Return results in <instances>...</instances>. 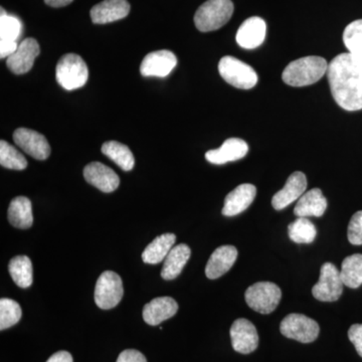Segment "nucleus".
Masks as SVG:
<instances>
[{"mask_svg": "<svg viewBox=\"0 0 362 362\" xmlns=\"http://www.w3.org/2000/svg\"><path fill=\"white\" fill-rule=\"evenodd\" d=\"M333 99L344 110H362V64L349 52L338 54L328 66Z\"/></svg>", "mask_w": 362, "mask_h": 362, "instance_id": "nucleus-1", "label": "nucleus"}, {"mask_svg": "<svg viewBox=\"0 0 362 362\" xmlns=\"http://www.w3.org/2000/svg\"><path fill=\"white\" fill-rule=\"evenodd\" d=\"M328 66L325 59L318 56H308L293 61L283 71L282 80L291 87H306L315 84L327 74Z\"/></svg>", "mask_w": 362, "mask_h": 362, "instance_id": "nucleus-2", "label": "nucleus"}, {"mask_svg": "<svg viewBox=\"0 0 362 362\" xmlns=\"http://www.w3.org/2000/svg\"><path fill=\"white\" fill-rule=\"evenodd\" d=\"M233 13L232 0H207L195 13V26L199 32H214L228 23Z\"/></svg>", "mask_w": 362, "mask_h": 362, "instance_id": "nucleus-3", "label": "nucleus"}, {"mask_svg": "<svg viewBox=\"0 0 362 362\" xmlns=\"http://www.w3.org/2000/svg\"><path fill=\"white\" fill-rule=\"evenodd\" d=\"M57 82L65 90L80 89L87 83L89 71L78 54H66L59 59L56 68Z\"/></svg>", "mask_w": 362, "mask_h": 362, "instance_id": "nucleus-4", "label": "nucleus"}, {"mask_svg": "<svg viewBox=\"0 0 362 362\" xmlns=\"http://www.w3.org/2000/svg\"><path fill=\"white\" fill-rule=\"evenodd\" d=\"M221 77L238 89L250 90L258 84V75L251 66L232 56H226L218 63Z\"/></svg>", "mask_w": 362, "mask_h": 362, "instance_id": "nucleus-5", "label": "nucleus"}, {"mask_svg": "<svg viewBox=\"0 0 362 362\" xmlns=\"http://www.w3.org/2000/svg\"><path fill=\"white\" fill-rule=\"evenodd\" d=\"M282 292L272 282H258L247 288L245 299L250 308L261 314H270L277 308Z\"/></svg>", "mask_w": 362, "mask_h": 362, "instance_id": "nucleus-6", "label": "nucleus"}, {"mask_svg": "<svg viewBox=\"0 0 362 362\" xmlns=\"http://www.w3.org/2000/svg\"><path fill=\"white\" fill-rule=\"evenodd\" d=\"M124 295L122 279L118 274L106 271L101 274L95 287V302L99 308L108 310L120 303Z\"/></svg>", "mask_w": 362, "mask_h": 362, "instance_id": "nucleus-7", "label": "nucleus"}, {"mask_svg": "<svg viewBox=\"0 0 362 362\" xmlns=\"http://www.w3.org/2000/svg\"><path fill=\"white\" fill-rule=\"evenodd\" d=\"M280 330L284 337L302 343L315 341L320 332L315 320L297 313L286 316L281 322Z\"/></svg>", "mask_w": 362, "mask_h": 362, "instance_id": "nucleus-8", "label": "nucleus"}, {"mask_svg": "<svg viewBox=\"0 0 362 362\" xmlns=\"http://www.w3.org/2000/svg\"><path fill=\"white\" fill-rule=\"evenodd\" d=\"M343 285L340 272L337 267L331 263H325L321 267L318 282L312 288V294L319 301H337L342 295Z\"/></svg>", "mask_w": 362, "mask_h": 362, "instance_id": "nucleus-9", "label": "nucleus"}, {"mask_svg": "<svg viewBox=\"0 0 362 362\" xmlns=\"http://www.w3.org/2000/svg\"><path fill=\"white\" fill-rule=\"evenodd\" d=\"M13 140L25 153L37 160H45L51 154V147L47 138L37 131L18 128L14 131Z\"/></svg>", "mask_w": 362, "mask_h": 362, "instance_id": "nucleus-10", "label": "nucleus"}, {"mask_svg": "<svg viewBox=\"0 0 362 362\" xmlns=\"http://www.w3.org/2000/svg\"><path fill=\"white\" fill-rule=\"evenodd\" d=\"M177 65V59L173 52L161 49L150 52L143 59L140 73L143 77H168Z\"/></svg>", "mask_w": 362, "mask_h": 362, "instance_id": "nucleus-11", "label": "nucleus"}, {"mask_svg": "<svg viewBox=\"0 0 362 362\" xmlns=\"http://www.w3.org/2000/svg\"><path fill=\"white\" fill-rule=\"evenodd\" d=\"M40 45L33 37L23 40L18 49L6 59V66L16 75H23L32 70L35 59L40 54Z\"/></svg>", "mask_w": 362, "mask_h": 362, "instance_id": "nucleus-12", "label": "nucleus"}, {"mask_svg": "<svg viewBox=\"0 0 362 362\" xmlns=\"http://www.w3.org/2000/svg\"><path fill=\"white\" fill-rule=\"evenodd\" d=\"M233 349L242 354H252L259 345V335L251 321L240 318L233 322L230 331Z\"/></svg>", "mask_w": 362, "mask_h": 362, "instance_id": "nucleus-13", "label": "nucleus"}, {"mask_svg": "<svg viewBox=\"0 0 362 362\" xmlns=\"http://www.w3.org/2000/svg\"><path fill=\"white\" fill-rule=\"evenodd\" d=\"M307 178L303 173L296 171L288 178L285 187L279 190L272 199V206L276 211H282L298 201L306 192Z\"/></svg>", "mask_w": 362, "mask_h": 362, "instance_id": "nucleus-14", "label": "nucleus"}, {"mask_svg": "<svg viewBox=\"0 0 362 362\" xmlns=\"http://www.w3.org/2000/svg\"><path fill=\"white\" fill-rule=\"evenodd\" d=\"M84 177L88 183L101 192L110 194L120 185V180L115 171L101 162H92L84 168Z\"/></svg>", "mask_w": 362, "mask_h": 362, "instance_id": "nucleus-15", "label": "nucleus"}, {"mask_svg": "<svg viewBox=\"0 0 362 362\" xmlns=\"http://www.w3.org/2000/svg\"><path fill=\"white\" fill-rule=\"evenodd\" d=\"M21 33V23L18 18L8 16L1 8L0 16V58H8L18 49Z\"/></svg>", "mask_w": 362, "mask_h": 362, "instance_id": "nucleus-16", "label": "nucleus"}, {"mask_svg": "<svg viewBox=\"0 0 362 362\" xmlns=\"http://www.w3.org/2000/svg\"><path fill=\"white\" fill-rule=\"evenodd\" d=\"M267 25L263 18L252 16L242 23L238 30L235 40L243 49H254L265 42Z\"/></svg>", "mask_w": 362, "mask_h": 362, "instance_id": "nucleus-17", "label": "nucleus"}, {"mask_svg": "<svg viewBox=\"0 0 362 362\" xmlns=\"http://www.w3.org/2000/svg\"><path fill=\"white\" fill-rule=\"evenodd\" d=\"M249 152V145L240 138H230L218 149L209 150L206 159L209 163L223 165L228 162L240 160Z\"/></svg>", "mask_w": 362, "mask_h": 362, "instance_id": "nucleus-18", "label": "nucleus"}, {"mask_svg": "<svg viewBox=\"0 0 362 362\" xmlns=\"http://www.w3.org/2000/svg\"><path fill=\"white\" fill-rule=\"evenodd\" d=\"M130 13L127 0H104L90 9V18L96 25H106L123 20Z\"/></svg>", "mask_w": 362, "mask_h": 362, "instance_id": "nucleus-19", "label": "nucleus"}, {"mask_svg": "<svg viewBox=\"0 0 362 362\" xmlns=\"http://www.w3.org/2000/svg\"><path fill=\"white\" fill-rule=\"evenodd\" d=\"M257 195V188L251 183H243L226 195L223 214L235 216L246 211L251 206Z\"/></svg>", "mask_w": 362, "mask_h": 362, "instance_id": "nucleus-20", "label": "nucleus"}, {"mask_svg": "<svg viewBox=\"0 0 362 362\" xmlns=\"http://www.w3.org/2000/svg\"><path fill=\"white\" fill-rule=\"evenodd\" d=\"M178 304L173 298H154L143 308V319L151 326H157L175 315Z\"/></svg>", "mask_w": 362, "mask_h": 362, "instance_id": "nucleus-21", "label": "nucleus"}, {"mask_svg": "<svg viewBox=\"0 0 362 362\" xmlns=\"http://www.w3.org/2000/svg\"><path fill=\"white\" fill-rule=\"evenodd\" d=\"M238 258V250L233 246H221L211 254L207 262L206 275L214 280L225 275L232 269Z\"/></svg>", "mask_w": 362, "mask_h": 362, "instance_id": "nucleus-22", "label": "nucleus"}, {"mask_svg": "<svg viewBox=\"0 0 362 362\" xmlns=\"http://www.w3.org/2000/svg\"><path fill=\"white\" fill-rule=\"evenodd\" d=\"M327 199L324 197L322 190L313 188L305 192L295 206L294 214L298 218L316 216L320 218L327 209Z\"/></svg>", "mask_w": 362, "mask_h": 362, "instance_id": "nucleus-23", "label": "nucleus"}, {"mask_svg": "<svg viewBox=\"0 0 362 362\" xmlns=\"http://www.w3.org/2000/svg\"><path fill=\"white\" fill-rule=\"evenodd\" d=\"M190 255H192V251H190V247L187 245L180 244L173 247V250L169 252L168 257L164 259L161 277L166 281L177 278L185 266L187 265Z\"/></svg>", "mask_w": 362, "mask_h": 362, "instance_id": "nucleus-24", "label": "nucleus"}, {"mask_svg": "<svg viewBox=\"0 0 362 362\" xmlns=\"http://www.w3.org/2000/svg\"><path fill=\"white\" fill-rule=\"evenodd\" d=\"M7 216L14 228H30L33 223L32 202L25 197H16L9 204Z\"/></svg>", "mask_w": 362, "mask_h": 362, "instance_id": "nucleus-25", "label": "nucleus"}, {"mask_svg": "<svg viewBox=\"0 0 362 362\" xmlns=\"http://www.w3.org/2000/svg\"><path fill=\"white\" fill-rule=\"evenodd\" d=\"M176 237L173 233H163L159 235L153 242L150 243L142 254L144 263L156 265L165 259L169 252L175 246Z\"/></svg>", "mask_w": 362, "mask_h": 362, "instance_id": "nucleus-26", "label": "nucleus"}, {"mask_svg": "<svg viewBox=\"0 0 362 362\" xmlns=\"http://www.w3.org/2000/svg\"><path fill=\"white\" fill-rule=\"evenodd\" d=\"M103 154L115 162L122 170H132L135 165V159L129 147L117 141L105 142L102 146Z\"/></svg>", "mask_w": 362, "mask_h": 362, "instance_id": "nucleus-27", "label": "nucleus"}, {"mask_svg": "<svg viewBox=\"0 0 362 362\" xmlns=\"http://www.w3.org/2000/svg\"><path fill=\"white\" fill-rule=\"evenodd\" d=\"M9 274L18 287L26 289L33 284V264L26 256H16L11 259L8 265Z\"/></svg>", "mask_w": 362, "mask_h": 362, "instance_id": "nucleus-28", "label": "nucleus"}, {"mask_svg": "<svg viewBox=\"0 0 362 362\" xmlns=\"http://www.w3.org/2000/svg\"><path fill=\"white\" fill-rule=\"evenodd\" d=\"M340 276L343 284L351 289L362 285V255L356 254L347 257L342 262Z\"/></svg>", "mask_w": 362, "mask_h": 362, "instance_id": "nucleus-29", "label": "nucleus"}, {"mask_svg": "<svg viewBox=\"0 0 362 362\" xmlns=\"http://www.w3.org/2000/svg\"><path fill=\"white\" fill-rule=\"evenodd\" d=\"M343 42L349 54L362 64V20L352 21L345 28Z\"/></svg>", "mask_w": 362, "mask_h": 362, "instance_id": "nucleus-30", "label": "nucleus"}, {"mask_svg": "<svg viewBox=\"0 0 362 362\" xmlns=\"http://www.w3.org/2000/svg\"><path fill=\"white\" fill-rule=\"evenodd\" d=\"M290 240L297 244H311L315 240V226L307 218H298L288 226Z\"/></svg>", "mask_w": 362, "mask_h": 362, "instance_id": "nucleus-31", "label": "nucleus"}, {"mask_svg": "<svg viewBox=\"0 0 362 362\" xmlns=\"http://www.w3.org/2000/svg\"><path fill=\"white\" fill-rule=\"evenodd\" d=\"M0 164L13 170H23L28 168L25 157L4 140L0 141Z\"/></svg>", "mask_w": 362, "mask_h": 362, "instance_id": "nucleus-32", "label": "nucleus"}, {"mask_svg": "<svg viewBox=\"0 0 362 362\" xmlns=\"http://www.w3.org/2000/svg\"><path fill=\"white\" fill-rule=\"evenodd\" d=\"M21 315L23 311L18 302L7 298L0 300V330L13 327L21 320Z\"/></svg>", "mask_w": 362, "mask_h": 362, "instance_id": "nucleus-33", "label": "nucleus"}, {"mask_svg": "<svg viewBox=\"0 0 362 362\" xmlns=\"http://www.w3.org/2000/svg\"><path fill=\"white\" fill-rule=\"evenodd\" d=\"M347 237L352 245H362V211H357L349 221Z\"/></svg>", "mask_w": 362, "mask_h": 362, "instance_id": "nucleus-34", "label": "nucleus"}, {"mask_svg": "<svg viewBox=\"0 0 362 362\" xmlns=\"http://www.w3.org/2000/svg\"><path fill=\"white\" fill-rule=\"evenodd\" d=\"M349 337L356 346L357 354L362 357V324H354L349 328Z\"/></svg>", "mask_w": 362, "mask_h": 362, "instance_id": "nucleus-35", "label": "nucleus"}, {"mask_svg": "<svg viewBox=\"0 0 362 362\" xmlns=\"http://www.w3.org/2000/svg\"><path fill=\"white\" fill-rule=\"evenodd\" d=\"M116 362H147V359L138 350L126 349L121 352Z\"/></svg>", "mask_w": 362, "mask_h": 362, "instance_id": "nucleus-36", "label": "nucleus"}, {"mask_svg": "<svg viewBox=\"0 0 362 362\" xmlns=\"http://www.w3.org/2000/svg\"><path fill=\"white\" fill-rule=\"evenodd\" d=\"M47 362H74L73 356L70 352L68 351H59L57 354H52Z\"/></svg>", "mask_w": 362, "mask_h": 362, "instance_id": "nucleus-37", "label": "nucleus"}, {"mask_svg": "<svg viewBox=\"0 0 362 362\" xmlns=\"http://www.w3.org/2000/svg\"><path fill=\"white\" fill-rule=\"evenodd\" d=\"M74 0H45L47 6L52 7H64L69 6Z\"/></svg>", "mask_w": 362, "mask_h": 362, "instance_id": "nucleus-38", "label": "nucleus"}]
</instances>
